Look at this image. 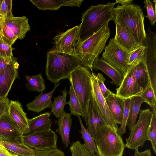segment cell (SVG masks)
<instances>
[{"instance_id": "29", "label": "cell", "mask_w": 156, "mask_h": 156, "mask_svg": "<svg viewBox=\"0 0 156 156\" xmlns=\"http://www.w3.org/2000/svg\"><path fill=\"white\" fill-rule=\"evenodd\" d=\"M62 95H60L56 98L54 97V100L51 107V112L56 118H59L63 114L65 105L68 104L66 101L67 92L66 88L62 91Z\"/></svg>"}, {"instance_id": "13", "label": "cell", "mask_w": 156, "mask_h": 156, "mask_svg": "<svg viewBox=\"0 0 156 156\" xmlns=\"http://www.w3.org/2000/svg\"><path fill=\"white\" fill-rule=\"evenodd\" d=\"M91 81L92 93L99 111L107 125L117 131L118 124L111 112L99 88L96 78V75L92 72Z\"/></svg>"}, {"instance_id": "9", "label": "cell", "mask_w": 156, "mask_h": 156, "mask_svg": "<svg viewBox=\"0 0 156 156\" xmlns=\"http://www.w3.org/2000/svg\"><path fill=\"white\" fill-rule=\"evenodd\" d=\"M145 46L144 63L152 87L156 94V34L150 28L148 29L143 44Z\"/></svg>"}, {"instance_id": "27", "label": "cell", "mask_w": 156, "mask_h": 156, "mask_svg": "<svg viewBox=\"0 0 156 156\" xmlns=\"http://www.w3.org/2000/svg\"><path fill=\"white\" fill-rule=\"evenodd\" d=\"M25 78L27 81L26 87L29 91L42 93L45 90L46 86L41 73L34 76L26 75Z\"/></svg>"}, {"instance_id": "16", "label": "cell", "mask_w": 156, "mask_h": 156, "mask_svg": "<svg viewBox=\"0 0 156 156\" xmlns=\"http://www.w3.org/2000/svg\"><path fill=\"white\" fill-rule=\"evenodd\" d=\"M8 113L23 135L29 133L28 119L18 101H10Z\"/></svg>"}, {"instance_id": "50", "label": "cell", "mask_w": 156, "mask_h": 156, "mask_svg": "<svg viewBox=\"0 0 156 156\" xmlns=\"http://www.w3.org/2000/svg\"><path fill=\"white\" fill-rule=\"evenodd\" d=\"M2 17H0V36L1 35V22Z\"/></svg>"}, {"instance_id": "51", "label": "cell", "mask_w": 156, "mask_h": 156, "mask_svg": "<svg viewBox=\"0 0 156 156\" xmlns=\"http://www.w3.org/2000/svg\"><path fill=\"white\" fill-rule=\"evenodd\" d=\"M2 0H0V9Z\"/></svg>"}, {"instance_id": "4", "label": "cell", "mask_w": 156, "mask_h": 156, "mask_svg": "<svg viewBox=\"0 0 156 156\" xmlns=\"http://www.w3.org/2000/svg\"><path fill=\"white\" fill-rule=\"evenodd\" d=\"M110 36V28L107 23L88 39L75 45V55L82 66L89 68L92 72L93 63L104 49Z\"/></svg>"}, {"instance_id": "22", "label": "cell", "mask_w": 156, "mask_h": 156, "mask_svg": "<svg viewBox=\"0 0 156 156\" xmlns=\"http://www.w3.org/2000/svg\"><path fill=\"white\" fill-rule=\"evenodd\" d=\"M50 115L51 113L49 112H45L34 118L28 119L29 133L28 134L51 129L52 122Z\"/></svg>"}, {"instance_id": "26", "label": "cell", "mask_w": 156, "mask_h": 156, "mask_svg": "<svg viewBox=\"0 0 156 156\" xmlns=\"http://www.w3.org/2000/svg\"><path fill=\"white\" fill-rule=\"evenodd\" d=\"M132 102V107L126 126L130 131L136 124L138 114L140 111V107L144 100L140 96L130 98Z\"/></svg>"}, {"instance_id": "14", "label": "cell", "mask_w": 156, "mask_h": 156, "mask_svg": "<svg viewBox=\"0 0 156 156\" xmlns=\"http://www.w3.org/2000/svg\"><path fill=\"white\" fill-rule=\"evenodd\" d=\"M136 64L129 66L124 76L121 85L116 88V94L123 99L134 96H140L143 93L138 86L136 80Z\"/></svg>"}, {"instance_id": "21", "label": "cell", "mask_w": 156, "mask_h": 156, "mask_svg": "<svg viewBox=\"0 0 156 156\" xmlns=\"http://www.w3.org/2000/svg\"><path fill=\"white\" fill-rule=\"evenodd\" d=\"M112 114L118 124H121L124 109V99L112 92L105 98Z\"/></svg>"}, {"instance_id": "28", "label": "cell", "mask_w": 156, "mask_h": 156, "mask_svg": "<svg viewBox=\"0 0 156 156\" xmlns=\"http://www.w3.org/2000/svg\"><path fill=\"white\" fill-rule=\"evenodd\" d=\"M95 101L93 94L90 100L87 112V122L86 125L87 130L94 140L97 129L95 115Z\"/></svg>"}, {"instance_id": "35", "label": "cell", "mask_w": 156, "mask_h": 156, "mask_svg": "<svg viewBox=\"0 0 156 156\" xmlns=\"http://www.w3.org/2000/svg\"><path fill=\"white\" fill-rule=\"evenodd\" d=\"M145 46L144 45L139 46L130 52L128 65L131 66L140 62L144 63Z\"/></svg>"}, {"instance_id": "11", "label": "cell", "mask_w": 156, "mask_h": 156, "mask_svg": "<svg viewBox=\"0 0 156 156\" xmlns=\"http://www.w3.org/2000/svg\"><path fill=\"white\" fill-rule=\"evenodd\" d=\"M80 27V25L55 36L54 45L51 50L75 55V45L79 38Z\"/></svg>"}, {"instance_id": "49", "label": "cell", "mask_w": 156, "mask_h": 156, "mask_svg": "<svg viewBox=\"0 0 156 156\" xmlns=\"http://www.w3.org/2000/svg\"><path fill=\"white\" fill-rule=\"evenodd\" d=\"M132 0H116L115 3L120 4L121 5H125L132 4Z\"/></svg>"}, {"instance_id": "37", "label": "cell", "mask_w": 156, "mask_h": 156, "mask_svg": "<svg viewBox=\"0 0 156 156\" xmlns=\"http://www.w3.org/2000/svg\"><path fill=\"white\" fill-rule=\"evenodd\" d=\"M1 35L4 42L11 47L18 39L13 32L5 23L3 18L1 22Z\"/></svg>"}, {"instance_id": "41", "label": "cell", "mask_w": 156, "mask_h": 156, "mask_svg": "<svg viewBox=\"0 0 156 156\" xmlns=\"http://www.w3.org/2000/svg\"><path fill=\"white\" fill-rule=\"evenodd\" d=\"M35 151L34 156H65L64 153L57 147Z\"/></svg>"}, {"instance_id": "43", "label": "cell", "mask_w": 156, "mask_h": 156, "mask_svg": "<svg viewBox=\"0 0 156 156\" xmlns=\"http://www.w3.org/2000/svg\"><path fill=\"white\" fill-rule=\"evenodd\" d=\"M96 78L100 91L105 98L112 92L106 87L104 84L105 79L101 73H98L96 75Z\"/></svg>"}, {"instance_id": "17", "label": "cell", "mask_w": 156, "mask_h": 156, "mask_svg": "<svg viewBox=\"0 0 156 156\" xmlns=\"http://www.w3.org/2000/svg\"><path fill=\"white\" fill-rule=\"evenodd\" d=\"M3 20L7 27L20 40L24 39L27 32L30 29L28 19L25 16L3 18Z\"/></svg>"}, {"instance_id": "32", "label": "cell", "mask_w": 156, "mask_h": 156, "mask_svg": "<svg viewBox=\"0 0 156 156\" xmlns=\"http://www.w3.org/2000/svg\"><path fill=\"white\" fill-rule=\"evenodd\" d=\"M69 93V101L68 102V104L69 106L70 114L77 116L81 115L83 119V115L80 103L71 86Z\"/></svg>"}, {"instance_id": "24", "label": "cell", "mask_w": 156, "mask_h": 156, "mask_svg": "<svg viewBox=\"0 0 156 156\" xmlns=\"http://www.w3.org/2000/svg\"><path fill=\"white\" fill-rule=\"evenodd\" d=\"M0 145L4 147L12 156H34L35 151L23 143H17L0 141Z\"/></svg>"}, {"instance_id": "18", "label": "cell", "mask_w": 156, "mask_h": 156, "mask_svg": "<svg viewBox=\"0 0 156 156\" xmlns=\"http://www.w3.org/2000/svg\"><path fill=\"white\" fill-rule=\"evenodd\" d=\"M93 69L96 71L100 70L105 73L112 81L110 83L119 87L123 80L124 75L117 69L111 65L101 57L96 59L92 65Z\"/></svg>"}, {"instance_id": "44", "label": "cell", "mask_w": 156, "mask_h": 156, "mask_svg": "<svg viewBox=\"0 0 156 156\" xmlns=\"http://www.w3.org/2000/svg\"><path fill=\"white\" fill-rule=\"evenodd\" d=\"M10 101L7 97L0 99V117L5 113L8 112Z\"/></svg>"}, {"instance_id": "7", "label": "cell", "mask_w": 156, "mask_h": 156, "mask_svg": "<svg viewBox=\"0 0 156 156\" xmlns=\"http://www.w3.org/2000/svg\"><path fill=\"white\" fill-rule=\"evenodd\" d=\"M136 123L130 130L129 137L126 138L125 147L135 150L143 147L148 140V131L152 118V112L150 109L140 110Z\"/></svg>"}, {"instance_id": "23", "label": "cell", "mask_w": 156, "mask_h": 156, "mask_svg": "<svg viewBox=\"0 0 156 156\" xmlns=\"http://www.w3.org/2000/svg\"><path fill=\"white\" fill-rule=\"evenodd\" d=\"M72 123L71 114L65 111L57 121L58 128L56 129V132L58 133L62 143L67 147L70 144L69 136Z\"/></svg>"}, {"instance_id": "19", "label": "cell", "mask_w": 156, "mask_h": 156, "mask_svg": "<svg viewBox=\"0 0 156 156\" xmlns=\"http://www.w3.org/2000/svg\"><path fill=\"white\" fill-rule=\"evenodd\" d=\"M115 24V42L127 51L130 52L139 46L126 29L118 23Z\"/></svg>"}, {"instance_id": "46", "label": "cell", "mask_w": 156, "mask_h": 156, "mask_svg": "<svg viewBox=\"0 0 156 156\" xmlns=\"http://www.w3.org/2000/svg\"><path fill=\"white\" fill-rule=\"evenodd\" d=\"M12 57L9 58H4L0 56V73L4 70L7 66L11 61Z\"/></svg>"}, {"instance_id": "12", "label": "cell", "mask_w": 156, "mask_h": 156, "mask_svg": "<svg viewBox=\"0 0 156 156\" xmlns=\"http://www.w3.org/2000/svg\"><path fill=\"white\" fill-rule=\"evenodd\" d=\"M23 136L8 112L0 117V141L22 143Z\"/></svg>"}, {"instance_id": "2", "label": "cell", "mask_w": 156, "mask_h": 156, "mask_svg": "<svg viewBox=\"0 0 156 156\" xmlns=\"http://www.w3.org/2000/svg\"><path fill=\"white\" fill-rule=\"evenodd\" d=\"M115 23L124 27L139 45H143L146 36L144 15L141 7L136 4L120 5L114 9Z\"/></svg>"}, {"instance_id": "33", "label": "cell", "mask_w": 156, "mask_h": 156, "mask_svg": "<svg viewBox=\"0 0 156 156\" xmlns=\"http://www.w3.org/2000/svg\"><path fill=\"white\" fill-rule=\"evenodd\" d=\"M124 109L123 116L121 126L118 128L117 132L122 136L126 132L127 122L129 119L132 105V102L130 98L124 99Z\"/></svg>"}, {"instance_id": "6", "label": "cell", "mask_w": 156, "mask_h": 156, "mask_svg": "<svg viewBox=\"0 0 156 156\" xmlns=\"http://www.w3.org/2000/svg\"><path fill=\"white\" fill-rule=\"evenodd\" d=\"M94 140L99 156H122L125 144L115 129L107 125L98 126Z\"/></svg>"}, {"instance_id": "3", "label": "cell", "mask_w": 156, "mask_h": 156, "mask_svg": "<svg viewBox=\"0 0 156 156\" xmlns=\"http://www.w3.org/2000/svg\"><path fill=\"white\" fill-rule=\"evenodd\" d=\"M45 68L47 80L57 84L61 80L68 79L70 73L83 66L75 55L49 50L47 52Z\"/></svg>"}, {"instance_id": "45", "label": "cell", "mask_w": 156, "mask_h": 156, "mask_svg": "<svg viewBox=\"0 0 156 156\" xmlns=\"http://www.w3.org/2000/svg\"><path fill=\"white\" fill-rule=\"evenodd\" d=\"M63 6L80 7L83 0H62Z\"/></svg>"}, {"instance_id": "47", "label": "cell", "mask_w": 156, "mask_h": 156, "mask_svg": "<svg viewBox=\"0 0 156 156\" xmlns=\"http://www.w3.org/2000/svg\"><path fill=\"white\" fill-rule=\"evenodd\" d=\"M151 152L150 149H147L145 151L140 152L138 148L135 149V153L133 156H151Z\"/></svg>"}, {"instance_id": "25", "label": "cell", "mask_w": 156, "mask_h": 156, "mask_svg": "<svg viewBox=\"0 0 156 156\" xmlns=\"http://www.w3.org/2000/svg\"><path fill=\"white\" fill-rule=\"evenodd\" d=\"M135 77L137 85L143 92L150 85V81L144 62L136 64Z\"/></svg>"}, {"instance_id": "5", "label": "cell", "mask_w": 156, "mask_h": 156, "mask_svg": "<svg viewBox=\"0 0 156 156\" xmlns=\"http://www.w3.org/2000/svg\"><path fill=\"white\" fill-rule=\"evenodd\" d=\"M91 75L89 68L81 66L73 71L68 79L80 103L86 125L88 108L92 95Z\"/></svg>"}, {"instance_id": "8", "label": "cell", "mask_w": 156, "mask_h": 156, "mask_svg": "<svg viewBox=\"0 0 156 156\" xmlns=\"http://www.w3.org/2000/svg\"><path fill=\"white\" fill-rule=\"evenodd\" d=\"M104 49L102 58L124 76L130 66L128 64L130 52L119 45L114 38L110 39Z\"/></svg>"}, {"instance_id": "31", "label": "cell", "mask_w": 156, "mask_h": 156, "mask_svg": "<svg viewBox=\"0 0 156 156\" xmlns=\"http://www.w3.org/2000/svg\"><path fill=\"white\" fill-rule=\"evenodd\" d=\"M30 1L41 10H58L63 6L62 0H30Z\"/></svg>"}, {"instance_id": "20", "label": "cell", "mask_w": 156, "mask_h": 156, "mask_svg": "<svg viewBox=\"0 0 156 156\" xmlns=\"http://www.w3.org/2000/svg\"><path fill=\"white\" fill-rule=\"evenodd\" d=\"M59 84H55L51 91L46 93L42 92L36 96L33 101L26 105L28 110L39 113L47 108H51L53 94Z\"/></svg>"}, {"instance_id": "10", "label": "cell", "mask_w": 156, "mask_h": 156, "mask_svg": "<svg viewBox=\"0 0 156 156\" xmlns=\"http://www.w3.org/2000/svg\"><path fill=\"white\" fill-rule=\"evenodd\" d=\"M23 143L35 151L57 147V135L51 129L23 135Z\"/></svg>"}, {"instance_id": "40", "label": "cell", "mask_w": 156, "mask_h": 156, "mask_svg": "<svg viewBox=\"0 0 156 156\" xmlns=\"http://www.w3.org/2000/svg\"><path fill=\"white\" fill-rule=\"evenodd\" d=\"M12 10V1L2 0L0 9V16L5 18L13 16Z\"/></svg>"}, {"instance_id": "48", "label": "cell", "mask_w": 156, "mask_h": 156, "mask_svg": "<svg viewBox=\"0 0 156 156\" xmlns=\"http://www.w3.org/2000/svg\"><path fill=\"white\" fill-rule=\"evenodd\" d=\"M0 156H12L3 146L0 145Z\"/></svg>"}, {"instance_id": "30", "label": "cell", "mask_w": 156, "mask_h": 156, "mask_svg": "<svg viewBox=\"0 0 156 156\" xmlns=\"http://www.w3.org/2000/svg\"><path fill=\"white\" fill-rule=\"evenodd\" d=\"M80 125L81 130L79 131L84 140L83 144L85 148L88 151L97 154L98 152L94 140L90 133L84 126L80 116H77Z\"/></svg>"}, {"instance_id": "42", "label": "cell", "mask_w": 156, "mask_h": 156, "mask_svg": "<svg viewBox=\"0 0 156 156\" xmlns=\"http://www.w3.org/2000/svg\"><path fill=\"white\" fill-rule=\"evenodd\" d=\"M14 48L6 44L0 36V56L5 58H11L13 56L12 51Z\"/></svg>"}, {"instance_id": "38", "label": "cell", "mask_w": 156, "mask_h": 156, "mask_svg": "<svg viewBox=\"0 0 156 156\" xmlns=\"http://www.w3.org/2000/svg\"><path fill=\"white\" fill-rule=\"evenodd\" d=\"M153 2L154 3L150 0H145L144 3L147 13L146 17L148 19L151 25H154L156 21V0Z\"/></svg>"}, {"instance_id": "15", "label": "cell", "mask_w": 156, "mask_h": 156, "mask_svg": "<svg viewBox=\"0 0 156 156\" xmlns=\"http://www.w3.org/2000/svg\"><path fill=\"white\" fill-rule=\"evenodd\" d=\"M19 66L17 58L13 56L11 61L0 73V99L7 97L15 80L19 78Z\"/></svg>"}, {"instance_id": "34", "label": "cell", "mask_w": 156, "mask_h": 156, "mask_svg": "<svg viewBox=\"0 0 156 156\" xmlns=\"http://www.w3.org/2000/svg\"><path fill=\"white\" fill-rule=\"evenodd\" d=\"M152 115L148 131V137L153 150L156 153V106L152 108Z\"/></svg>"}, {"instance_id": "36", "label": "cell", "mask_w": 156, "mask_h": 156, "mask_svg": "<svg viewBox=\"0 0 156 156\" xmlns=\"http://www.w3.org/2000/svg\"><path fill=\"white\" fill-rule=\"evenodd\" d=\"M69 149L72 156H99L87 151L78 140L73 142Z\"/></svg>"}, {"instance_id": "39", "label": "cell", "mask_w": 156, "mask_h": 156, "mask_svg": "<svg viewBox=\"0 0 156 156\" xmlns=\"http://www.w3.org/2000/svg\"><path fill=\"white\" fill-rule=\"evenodd\" d=\"M152 108L156 106V95L151 86H149L140 96Z\"/></svg>"}, {"instance_id": "1", "label": "cell", "mask_w": 156, "mask_h": 156, "mask_svg": "<svg viewBox=\"0 0 156 156\" xmlns=\"http://www.w3.org/2000/svg\"><path fill=\"white\" fill-rule=\"evenodd\" d=\"M116 4L109 2L106 4L92 5L83 14L79 38L76 45L88 39L110 21H114V9Z\"/></svg>"}]
</instances>
